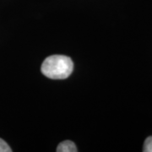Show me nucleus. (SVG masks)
I'll return each mask as SVG.
<instances>
[{
	"label": "nucleus",
	"instance_id": "1",
	"mask_svg": "<svg viewBox=\"0 0 152 152\" xmlns=\"http://www.w3.org/2000/svg\"><path fill=\"white\" fill-rule=\"evenodd\" d=\"M74 70V63L64 55H52L44 60L41 71L52 80H65Z\"/></svg>",
	"mask_w": 152,
	"mask_h": 152
},
{
	"label": "nucleus",
	"instance_id": "2",
	"mask_svg": "<svg viewBox=\"0 0 152 152\" xmlns=\"http://www.w3.org/2000/svg\"><path fill=\"white\" fill-rule=\"evenodd\" d=\"M58 152H77V147L75 144L71 140H65L60 143L57 148Z\"/></svg>",
	"mask_w": 152,
	"mask_h": 152
},
{
	"label": "nucleus",
	"instance_id": "3",
	"mask_svg": "<svg viewBox=\"0 0 152 152\" xmlns=\"http://www.w3.org/2000/svg\"><path fill=\"white\" fill-rule=\"evenodd\" d=\"M144 152H152V136L148 137L145 140L144 147H143Z\"/></svg>",
	"mask_w": 152,
	"mask_h": 152
},
{
	"label": "nucleus",
	"instance_id": "4",
	"mask_svg": "<svg viewBox=\"0 0 152 152\" xmlns=\"http://www.w3.org/2000/svg\"><path fill=\"white\" fill-rule=\"evenodd\" d=\"M12 150L4 140L0 139V152H11Z\"/></svg>",
	"mask_w": 152,
	"mask_h": 152
}]
</instances>
